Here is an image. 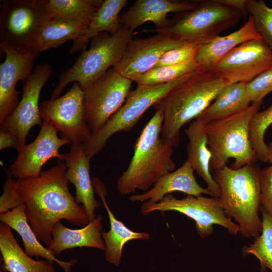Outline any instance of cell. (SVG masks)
I'll use <instances>...</instances> for the list:
<instances>
[{"label":"cell","instance_id":"cell-1","mask_svg":"<svg viewBox=\"0 0 272 272\" xmlns=\"http://www.w3.org/2000/svg\"><path fill=\"white\" fill-rule=\"evenodd\" d=\"M65 162L42 171L37 178L17 180L24 199L25 214L38 239L48 247L52 239L53 228L61 220L79 226L90 221L82 206L77 202L69 188Z\"/></svg>","mask_w":272,"mask_h":272},{"label":"cell","instance_id":"cell-2","mask_svg":"<svg viewBox=\"0 0 272 272\" xmlns=\"http://www.w3.org/2000/svg\"><path fill=\"white\" fill-rule=\"evenodd\" d=\"M227 85L213 70L198 67L191 77L153 105L163 116L162 138L177 147L182 127L202 113Z\"/></svg>","mask_w":272,"mask_h":272},{"label":"cell","instance_id":"cell-3","mask_svg":"<svg viewBox=\"0 0 272 272\" xmlns=\"http://www.w3.org/2000/svg\"><path fill=\"white\" fill-rule=\"evenodd\" d=\"M163 123L162 113L156 111L142 129L129 165L118 179L119 194L128 195L137 189L146 192L175 169L173 147L161 137Z\"/></svg>","mask_w":272,"mask_h":272},{"label":"cell","instance_id":"cell-4","mask_svg":"<svg viewBox=\"0 0 272 272\" xmlns=\"http://www.w3.org/2000/svg\"><path fill=\"white\" fill-rule=\"evenodd\" d=\"M260 172L255 163L237 169L226 165L213 176L220 188L218 198L221 208L228 218L238 223L241 234L246 238L256 239L262 230L258 215Z\"/></svg>","mask_w":272,"mask_h":272},{"label":"cell","instance_id":"cell-5","mask_svg":"<svg viewBox=\"0 0 272 272\" xmlns=\"http://www.w3.org/2000/svg\"><path fill=\"white\" fill-rule=\"evenodd\" d=\"M262 104V101L252 103L232 115L205 125L207 146L212 153L211 172L223 168L230 158L235 160L234 169L256 162L258 159L251 144L249 127Z\"/></svg>","mask_w":272,"mask_h":272},{"label":"cell","instance_id":"cell-6","mask_svg":"<svg viewBox=\"0 0 272 272\" xmlns=\"http://www.w3.org/2000/svg\"><path fill=\"white\" fill-rule=\"evenodd\" d=\"M134 33L123 27L114 35L104 32L93 37L89 48L84 49L74 64L59 77L50 99L58 98L70 83L78 82L84 90L103 76L121 59Z\"/></svg>","mask_w":272,"mask_h":272},{"label":"cell","instance_id":"cell-7","mask_svg":"<svg viewBox=\"0 0 272 272\" xmlns=\"http://www.w3.org/2000/svg\"><path fill=\"white\" fill-rule=\"evenodd\" d=\"M194 2L192 9L170 19L165 28L158 30H143L142 32L172 35L200 45L235 26L243 16L239 10L222 3L219 0Z\"/></svg>","mask_w":272,"mask_h":272},{"label":"cell","instance_id":"cell-8","mask_svg":"<svg viewBox=\"0 0 272 272\" xmlns=\"http://www.w3.org/2000/svg\"><path fill=\"white\" fill-rule=\"evenodd\" d=\"M197 69L166 84L137 85L135 89L129 92L122 106L101 128L92 132L82 145L87 156L92 159L105 147L114 134L120 131L131 130L150 107L173 88L191 77Z\"/></svg>","mask_w":272,"mask_h":272},{"label":"cell","instance_id":"cell-9","mask_svg":"<svg viewBox=\"0 0 272 272\" xmlns=\"http://www.w3.org/2000/svg\"><path fill=\"white\" fill-rule=\"evenodd\" d=\"M48 0H3L0 7V47L22 53L35 51L45 24L51 19Z\"/></svg>","mask_w":272,"mask_h":272},{"label":"cell","instance_id":"cell-10","mask_svg":"<svg viewBox=\"0 0 272 272\" xmlns=\"http://www.w3.org/2000/svg\"><path fill=\"white\" fill-rule=\"evenodd\" d=\"M157 211H176L191 218L195 222L197 234L202 238L209 237L213 233L215 225L223 227L232 235L240 231L239 225L225 214L217 197L187 195L179 199L168 194L159 202H144L140 212L147 215Z\"/></svg>","mask_w":272,"mask_h":272},{"label":"cell","instance_id":"cell-11","mask_svg":"<svg viewBox=\"0 0 272 272\" xmlns=\"http://www.w3.org/2000/svg\"><path fill=\"white\" fill-rule=\"evenodd\" d=\"M132 82L112 68L84 89L85 117L92 132L101 128L122 106Z\"/></svg>","mask_w":272,"mask_h":272},{"label":"cell","instance_id":"cell-12","mask_svg":"<svg viewBox=\"0 0 272 272\" xmlns=\"http://www.w3.org/2000/svg\"><path fill=\"white\" fill-rule=\"evenodd\" d=\"M84 91L74 82L67 92L54 99L43 101L39 106L41 119L52 123L73 144L82 145L92 133L85 117Z\"/></svg>","mask_w":272,"mask_h":272},{"label":"cell","instance_id":"cell-13","mask_svg":"<svg viewBox=\"0 0 272 272\" xmlns=\"http://www.w3.org/2000/svg\"><path fill=\"white\" fill-rule=\"evenodd\" d=\"M271 68L272 50L262 39H260L238 45L212 70L229 85L248 83Z\"/></svg>","mask_w":272,"mask_h":272},{"label":"cell","instance_id":"cell-14","mask_svg":"<svg viewBox=\"0 0 272 272\" xmlns=\"http://www.w3.org/2000/svg\"><path fill=\"white\" fill-rule=\"evenodd\" d=\"M53 72L52 66L41 63L35 67L28 79L23 83V95L16 108L1 123V128L14 133L21 147L26 144V138L31 128L41 126L38 106L41 91Z\"/></svg>","mask_w":272,"mask_h":272},{"label":"cell","instance_id":"cell-15","mask_svg":"<svg viewBox=\"0 0 272 272\" xmlns=\"http://www.w3.org/2000/svg\"><path fill=\"white\" fill-rule=\"evenodd\" d=\"M186 42L177 36L160 33L146 38H132L121 59L112 68L134 81L154 67L165 52Z\"/></svg>","mask_w":272,"mask_h":272},{"label":"cell","instance_id":"cell-16","mask_svg":"<svg viewBox=\"0 0 272 272\" xmlns=\"http://www.w3.org/2000/svg\"><path fill=\"white\" fill-rule=\"evenodd\" d=\"M57 129L48 122L43 121L35 140L21 147L15 161L10 166L13 177L18 179L37 178L41 174L43 166L50 159L64 161L65 154L59 153L61 147L71 142L57 135Z\"/></svg>","mask_w":272,"mask_h":272},{"label":"cell","instance_id":"cell-17","mask_svg":"<svg viewBox=\"0 0 272 272\" xmlns=\"http://www.w3.org/2000/svg\"><path fill=\"white\" fill-rule=\"evenodd\" d=\"M6 55L0 65V123L16 108L20 101L16 86L19 81L25 82L31 74L37 52L22 53L0 47Z\"/></svg>","mask_w":272,"mask_h":272},{"label":"cell","instance_id":"cell-18","mask_svg":"<svg viewBox=\"0 0 272 272\" xmlns=\"http://www.w3.org/2000/svg\"><path fill=\"white\" fill-rule=\"evenodd\" d=\"M194 1L173 0H136L126 11L120 14L119 21L124 27L134 32L143 24L152 22L154 30L165 28L169 23V13H182L190 10Z\"/></svg>","mask_w":272,"mask_h":272},{"label":"cell","instance_id":"cell-19","mask_svg":"<svg viewBox=\"0 0 272 272\" xmlns=\"http://www.w3.org/2000/svg\"><path fill=\"white\" fill-rule=\"evenodd\" d=\"M91 159L82 145L73 144L70 152L65 154L63 161L67 168L65 177L76 188V200L83 205L90 222L96 218L95 210L101 205L95 198L94 187L90 174Z\"/></svg>","mask_w":272,"mask_h":272},{"label":"cell","instance_id":"cell-20","mask_svg":"<svg viewBox=\"0 0 272 272\" xmlns=\"http://www.w3.org/2000/svg\"><path fill=\"white\" fill-rule=\"evenodd\" d=\"M194 169L187 160L175 171L167 173L161 177L153 187L146 192L130 196L131 201L158 202L167 194L174 191L185 193L195 197L202 194L214 197L208 189L201 187L194 176Z\"/></svg>","mask_w":272,"mask_h":272},{"label":"cell","instance_id":"cell-21","mask_svg":"<svg viewBox=\"0 0 272 272\" xmlns=\"http://www.w3.org/2000/svg\"><path fill=\"white\" fill-rule=\"evenodd\" d=\"M262 39L255 30L250 16L238 30L224 36H217L199 45L194 61L197 67L212 70L219 62L238 45L249 40Z\"/></svg>","mask_w":272,"mask_h":272},{"label":"cell","instance_id":"cell-22","mask_svg":"<svg viewBox=\"0 0 272 272\" xmlns=\"http://www.w3.org/2000/svg\"><path fill=\"white\" fill-rule=\"evenodd\" d=\"M101 215H99L83 228L73 229L64 226L61 222L55 224L52 230V239L47 247L56 256L64 250L76 247H90L105 250L102 236Z\"/></svg>","mask_w":272,"mask_h":272},{"label":"cell","instance_id":"cell-23","mask_svg":"<svg viewBox=\"0 0 272 272\" xmlns=\"http://www.w3.org/2000/svg\"><path fill=\"white\" fill-rule=\"evenodd\" d=\"M92 181L96 192L100 196L109 220L110 230L108 232H102L106 259L109 263L118 267L120 264L124 245L132 240H148L150 238V235L147 232L133 231L122 222L117 220L106 200V190L104 185L97 178H94Z\"/></svg>","mask_w":272,"mask_h":272},{"label":"cell","instance_id":"cell-24","mask_svg":"<svg viewBox=\"0 0 272 272\" xmlns=\"http://www.w3.org/2000/svg\"><path fill=\"white\" fill-rule=\"evenodd\" d=\"M0 220L20 235L23 242L24 251L30 257H40L54 263L56 262L65 272H72V266L78 262L77 259H73L69 261L60 260L56 257L51 250L40 243L28 223L25 214V205L0 215Z\"/></svg>","mask_w":272,"mask_h":272},{"label":"cell","instance_id":"cell-25","mask_svg":"<svg viewBox=\"0 0 272 272\" xmlns=\"http://www.w3.org/2000/svg\"><path fill=\"white\" fill-rule=\"evenodd\" d=\"M0 251L3 269L8 272H55L54 262L35 260L26 254L15 238L11 228L0 224Z\"/></svg>","mask_w":272,"mask_h":272},{"label":"cell","instance_id":"cell-26","mask_svg":"<svg viewBox=\"0 0 272 272\" xmlns=\"http://www.w3.org/2000/svg\"><path fill=\"white\" fill-rule=\"evenodd\" d=\"M188 139L187 160L194 170L207 185V188L218 198L220 190L211 174L212 153L207 146V137L205 125L196 119L185 130Z\"/></svg>","mask_w":272,"mask_h":272},{"label":"cell","instance_id":"cell-27","mask_svg":"<svg viewBox=\"0 0 272 272\" xmlns=\"http://www.w3.org/2000/svg\"><path fill=\"white\" fill-rule=\"evenodd\" d=\"M127 0H104L98 9L83 35L73 42L69 50L73 54L86 48L88 41L96 35L106 32L111 35L120 31L123 26L120 13L128 3Z\"/></svg>","mask_w":272,"mask_h":272},{"label":"cell","instance_id":"cell-28","mask_svg":"<svg viewBox=\"0 0 272 272\" xmlns=\"http://www.w3.org/2000/svg\"><path fill=\"white\" fill-rule=\"evenodd\" d=\"M245 83L227 85L211 104L196 118L204 125L232 115L246 108L251 102Z\"/></svg>","mask_w":272,"mask_h":272},{"label":"cell","instance_id":"cell-29","mask_svg":"<svg viewBox=\"0 0 272 272\" xmlns=\"http://www.w3.org/2000/svg\"><path fill=\"white\" fill-rule=\"evenodd\" d=\"M88 26L80 22L59 18L48 20L37 39L35 51L39 53L55 48L69 40L81 38Z\"/></svg>","mask_w":272,"mask_h":272},{"label":"cell","instance_id":"cell-30","mask_svg":"<svg viewBox=\"0 0 272 272\" xmlns=\"http://www.w3.org/2000/svg\"><path fill=\"white\" fill-rule=\"evenodd\" d=\"M101 0H48L51 18L82 23L88 26L102 5Z\"/></svg>","mask_w":272,"mask_h":272},{"label":"cell","instance_id":"cell-31","mask_svg":"<svg viewBox=\"0 0 272 272\" xmlns=\"http://www.w3.org/2000/svg\"><path fill=\"white\" fill-rule=\"evenodd\" d=\"M262 230L254 242L242 248L244 255L252 254L259 261L261 270L267 268L272 271V215L261 208Z\"/></svg>","mask_w":272,"mask_h":272},{"label":"cell","instance_id":"cell-32","mask_svg":"<svg viewBox=\"0 0 272 272\" xmlns=\"http://www.w3.org/2000/svg\"><path fill=\"white\" fill-rule=\"evenodd\" d=\"M198 69L194 59L175 65L153 67L134 82L137 85H157L169 83Z\"/></svg>","mask_w":272,"mask_h":272},{"label":"cell","instance_id":"cell-33","mask_svg":"<svg viewBox=\"0 0 272 272\" xmlns=\"http://www.w3.org/2000/svg\"><path fill=\"white\" fill-rule=\"evenodd\" d=\"M272 124V105L262 111H258L252 118L249 127V139L257 159L268 162L267 145L264 135L267 127Z\"/></svg>","mask_w":272,"mask_h":272},{"label":"cell","instance_id":"cell-34","mask_svg":"<svg viewBox=\"0 0 272 272\" xmlns=\"http://www.w3.org/2000/svg\"><path fill=\"white\" fill-rule=\"evenodd\" d=\"M246 7L255 30L272 50V8L262 0H247Z\"/></svg>","mask_w":272,"mask_h":272},{"label":"cell","instance_id":"cell-35","mask_svg":"<svg viewBox=\"0 0 272 272\" xmlns=\"http://www.w3.org/2000/svg\"><path fill=\"white\" fill-rule=\"evenodd\" d=\"M7 178L3 186V193L0 197V215L25 205L19 191L17 181L13 179L10 171L7 170Z\"/></svg>","mask_w":272,"mask_h":272},{"label":"cell","instance_id":"cell-36","mask_svg":"<svg viewBox=\"0 0 272 272\" xmlns=\"http://www.w3.org/2000/svg\"><path fill=\"white\" fill-rule=\"evenodd\" d=\"M199 44L186 41L165 52L155 67L175 65L194 59Z\"/></svg>","mask_w":272,"mask_h":272},{"label":"cell","instance_id":"cell-37","mask_svg":"<svg viewBox=\"0 0 272 272\" xmlns=\"http://www.w3.org/2000/svg\"><path fill=\"white\" fill-rule=\"evenodd\" d=\"M246 88L252 103L262 101L265 96L272 92V68L247 83Z\"/></svg>","mask_w":272,"mask_h":272},{"label":"cell","instance_id":"cell-38","mask_svg":"<svg viewBox=\"0 0 272 272\" xmlns=\"http://www.w3.org/2000/svg\"><path fill=\"white\" fill-rule=\"evenodd\" d=\"M261 208L272 215V165L264 168L260 175Z\"/></svg>","mask_w":272,"mask_h":272},{"label":"cell","instance_id":"cell-39","mask_svg":"<svg viewBox=\"0 0 272 272\" xmlns=\"http://www.w3.org/2000/svg\"><path fill=\"white\" fill-rule=\"evenodd\" d=\"M21 147L17 137L13 133L1 129L0 130V150L11 148L17 151Z\"/></svg>","mask_w":272,"mask_h":272},{"label":"cell","instance_id":"cell-40","mask_svg":"<svg viewBox=\"0 0 272 272\" xmlns=\"http://www.w3.org/2000/svg\"><path fill=\"white\" fill-rule=\"evenodd\" d=\"M222 3L239 10L242 16L246 17L248 11L246 7L247 0H219Z\"/></svg>","mask_w":272,"mask_h":272},{"label":"cell","instance_id":"cell-41","mask_svg":"<svg viewBox=\"0 0 272 272\" xmlns=\"http://www.w3.org/2000/svg\"><path fill=\"white\" fill-rule=\"evenodd\" d=\"M267 158L268 162H269L272 165V142L267 146Z\"/></svg>","mask_w":272,"mask_h":272},{"label":"cell","instance_id":"cell-42","mask_svg":"<svg viewBox=\"0 0 272 272\" xmlns=\"http://www.w3.org/2000/svg\"><path fill=\"white\" fill-rule=\"evenodd\" d=\"M0 272H3V270H2V269H1Z\"/></svg>","mask_w":272,"mask_h":272}]
</instances>
